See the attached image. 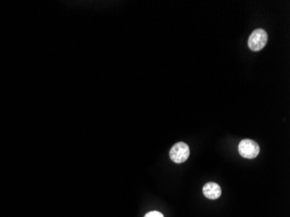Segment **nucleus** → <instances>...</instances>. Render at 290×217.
<instances>
[{
	"instance_id": "obj_2",
	"label": "nucleus",
	"mask_w": 290,
	"mask_h": 217,
	"mask_svg": "<svg viewBox=\"0 0 290 217\" xmlns=\"http://www.w3.org/2000/svg\"><path fill=\"white\" fill-rule=\"evenodd\" d=\"M190 147L184 142H179L173 145L169 151V157L171 161L176 163H183L186 162L190 156Z\"/></svg>"
},
{
	"instance_id": "obj_5",
	"label": "nucleus",
	"mask_w": 290,
	"mask_h": 217,
	"mask_svg": "<svg viewBox=\"0 0 290 217\" xmlns=\"http://www.w3.org/2000/svg\"><path fill=\"white\" fill-rule=\"evenodd\" d=\"M144 217H164L161 212L159 211H150L148 212Z\"/></svg>"
},
{
	"instance_id": "obj_4",
	"label": "nucleus",
	"mask_w": 290,
	"mask_h": 217,
	"mask_svg": "<svg viewBox=\"0 0 290 217\" xmlns=\"http://www.w3.org/2000/svg\"><path fill=\"white\" fill-rule=\"evenodd\" d=\"M202 193L206 198L217 200L222 195V188L220 185L216 183H207L202 188Z\"/></svg>"
},
{
	"instance_id": "obj_3",
	"label": "nucleus",
	"mask_w": 290,
	"mask_h": 217,
	"mask_svg": "<svg viewBox=\"0 0 290 217\" xmlns=\"http://www.w3.org/2000/svg\"><path fill=\"white\" fill-rule=\"evenodd\" d=\"M239 154L243 158L254 159L260 153V147L257 142L251 139H243L238 145Z\"/></svg>"
},
{
	"instance_id": "obj_1",
	"label": "nucleus",
	"mask_w": 290,
	"mask_h": 217,
	"mask_svg": "<svg viewBox=\"0 0 290 217\" xmlns=\"http://www.w3.org/2000/svg\"><path fill=\"white\" fill-rule=\"evenodd\" d=\"M267 42H268V33L266 32V31L262 29H257L254 31L249 37L248 45L251 51L259 52L261 49L264 48Z\"/></svg>"
}]
</instances>
